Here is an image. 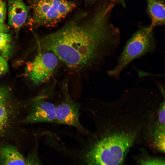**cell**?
Segmentation results:
<instances>
[{
    "instance_id": "1",
    "label": "cell",
    "mask_w": 165,
    "mask_h": 165,
    "mask_svg": "<svg viewBox=\"0 0 165 165\" xmlns=\"http://www.w3.org/2000/svg\"><path fill=\"white\" fill-rule=\"evenodd\" d=\"M114 0H106L92 13L78 15L57 30L38 39L39 50L53 53L74 71L104 61L119 46V29L110 21Z\"/></svg>"
},
{
    "instance_id": "2",
    "label": "cell",
    "mask_w": 165,
    "mask_h": 165,
    "mask_svg": "<svg viewBox=\"0 0 165 165\" xmlns=\"http://www.w3.org/2000/svg\"><path fill=\"white\" fill-rule=\"evenodd\" d=\"M107 133L87 152L86 165H121L142 127L125 121L112 120L98 128Z\"/></svg>"
},
{
    "instance_id": "3",
    "label": "cell",
    "mask_w": 165,
    "mask_h": 165,
    "mask_svg": "<svg viewBox=\"0 0 165 165\" xmlns=\"http://www.w3.org/2000/svg\"><path fill=\"white\" fill-rule=\"evenodd\" d=\"M154 29L150 25L139 26L126 43L115 67L108 72L109 75L119 79L122 71L133 61L155 51Z\"/></svg>"
},
{
    "instance_id": "4",
    "label": "cell",
    "mask_w": 165,
    "mask_h": 165,
    "mask_svg": "<svg viewBox=\"0 0 165 165\" xmlns=\"http://www.w3.org/2000/svg\"><path fill=\"white\" fill-rule=\"evenodd\" d=\"M73 2L64 0H35L32 21L36 26L53 27L74 8Z\"/></svg>"
},
{
    "instance_id": "5",
    "label": "cell",
    "mask_w": 165,
    "mask_h": 165,
    "mask_svg": "<svg viewBox=\"0 0 165 165\" xmlns=\"http://www.w3.org/2000/svg\"><path fill=\"white\" fill-rule=\"evenodd\" d=\"M80 108L79 104L70 95L67 82L64 83L60 100L56 104L55 123L72 127L81 132L87 133L79 120Z\"/></svg>"
},
{
    "instance_id": "6",
    "label": "cell",
    "mask_w": 165,
    "mask_h": 165,
    "mask_svg": "<svg viewBox=\"0 0 165 165\" xmlns=\"http://www.w3.org/2000/svg\"><path fill=\"white\" fill-rule=\"evenodd\" d=\"M38 50L34 60L26 63V72L29 79L37 85L50 79L57 68L59 60L51 52Z\"/></svg>"
},
{
    "instance_id": "7",
    "label": "cell",
    "mask_w": 165,
    "mask_h": 165,
    "mask_svg": "<svg viewBox=\"0 0 165 165\" xmlns=\"http://www.w3.org/2000/svg\"><path fill=\"white\" fill-rule=\"evenodd\" d=\"M53 86L48 87L44 92L38 96L23 122L28 123L55 122L56 104L53 100Z\"/></svg>"
},
{
    "instance_id": "8",
    "label": "cell",
    "mask_w": 165,
    "mask_h": 165,
    "mask_svg": "<svg viewBox=\"0 0 165 165\" xmlns=\"http://www.w3.org/2000/svg\"><path fill=\"white\" fill-rule=\"evenodd\" d=\"M7 6L8 24L18 37L21 28L27 19L28 8L22 0H8Z\"/></svg>"
},
{
    "instance_id": "9",
    "label": "cell",
    "mask_w": 165,
    "mask_h": 165,
    "mask_svg": "<svg viewBox=\"0 0 165 165\" xmlns=\"http://www.w3.org/2000/svg\"><path fill=\"white\" fill-rule=\"evenodd\" d=\"M25 158L15 146L7 143L0 144L1 165H25Z\"/></svg>"
},
{
    "instance_id": "10",
    "label": "cell",
    "mask_w": 165,
    "mask_h": 165,
    "mask_svg": "<svg viewBox=\"0 0 165 165\" xmlns=\"http://www.w3.org/2000/svg\"><path fill=\"white\" fill-rule=\"evenodd\" d=\"M165 102L159 108L157 121L152 139L155 147L160 151L165 152Z\"/></svg>"
},
{
    "instance_id": "11",
    "label": "cell",
    "mask_w": 165,
    "mask_h": 165,
    "mask_svg": "<svg viewBox=\"0 0 165 165\" xmlns=\"http://www.w3.org/2000/svg\"><path fill=\"white\" fill-rule=\"evenodd\" d=\"M147 12L151 20L150 24L152 27L164 25L165 2L162 0H146Z\"/></svg>"
},
{
    "instance_id": "12",
    "label": "cell",
    "mask_w": 165,
    "mask_h": 165,
    "mask_svg": "<svg viewBox=\"0 0 165 165\" xmlns=\"http://www.w3.org/2000/svg\"><path fill=\"white\" fill-rule=\"evenodd\" d=\"M14 46L11 35L0 32V53L6 60L10 57L13 52Z\"/></svg>"
},
{
    "instance_id": "13",
    "label": "cell",
    "mask_w": 165,
    "mask_h": 165,
    "mask_svg": "<svg viewBox=\"0 0 165 165\" xmlns=\"http://www.w3.org/2000/svg\"><path fill=\"white\" fill-rule=\"evenodd\" d=\"M10 112L6 105L0 108V133L3 131L9 123Z\"/></svg>"
},
{
    "instance_id": "14",
    "label": "cell",
    "mask_w": 165,
    "mask_h": 165,
    "mask_svg": "<svg viewBox=\"0 0 165 165\" xmlns=\"http://www.w3.org/2000/svg\"><path fill=\"white\" fill-rule=\"evenodd\" d=\"M25 165H42L36 148H35L29 153L25 158Z\"/></svg>"
},
{
    "instance_id": "15",
    "label": "cell",
    "mask_w": 165,
    "mask_h": 165,
    "mask_svg": "<svg viewBox=\"0 0 165 165\" xmlns=\"http://www.w3.org/2000/svg\"><path fill=\"white\" fill-rule=\"evenodd\" d=\"M10 95L9 89L6 87H0V108L6 105Z\"/></svg>"
},
{
    "instance_id": "16",
    "label": "cell",
    "mask_w": 165,
    "mask_h": 165,
    "mask_svg": "<svg viewBox=\"0 0 165 165\" xmlns=\"http://www.w3.org/2000/svg\"><path fill=\"white\" fill-rule=\"evenodd\" d=\"M6 13V4L5 0H0V23L5 24Z\"/></svg>"
},
{
    "instance_id": "17",
    "label": "cell",
    "mask_w": 165,
    "mask_h": 165,
    "mask_svg": "<svg viewBox=\"0 0 165 165\" xmlns=\"http://www.w3.org/2000/svg\"><path fill=\"white\" fill-rule=\"evenodd\" d=\"M9 66L7 60L0 55V77L8 71Z\"/></svg>"
},
{
    "instance_id": "18",
    "label": "cell",
    "mask_w": 165,
    "mask_h": 165,
    "mask_svg": "<svg viewBox=\"0 0 165 165\" xmlns=\"http://www.w3.org/2000/svg\"><path fill=\"white\" fill-rule=\"evenodd\" d=\"M141 165H165L164 161L160 159H148L141 162Z\"/></svg>"
},
{
    "instance_id": "19",
    "label": "cell",
    "mask_w": 165,
    "mask_h": 165,
    "mask_svg": "<svg viewBox=\"0 0 165 165\" xmlns=\"http://www.w3.org/2000/svg\"><path fill=\"white\" fill-rule=\"evenodd\" d=\"M9 27L5 24L0 23V32L7 33L9 30Z\"/></svg>"
},
{
    "instance_id": "20",
    "label": "cell",
    "mask_w": 165,
    "mask_h": 165,
    "mask_svg": "<svg viewBox=\"0 0 165 165\" xmlns=\"http://www.w3.org/2000/svg\"><path fill=\"white\" fill-rule=\"evenodd\" d=\"M120 2L121 4L123 6L125 7L126 6V3L125 0H118Z\"/></svg>"
},
{
    "instance_id": "21",
    "label": "cell",
    "mask_w": 165,
    "mask_h": 165,
    "mask_svg": "<svg viewBox=\"0 0 165 165\" xmlns=\"http://www.w3.org/2000/svg\"></svg>"
},
{
    "instance_id": "22",
    "label": "cell",
    "mask_w": 165,
    "mask_h": 165,
    "mask_svg": "<svg viewBox=\"0 0 165 165\" xmlns=\"http://www.w3.org/2000/svg\"></svg>"
}]
</instances>
